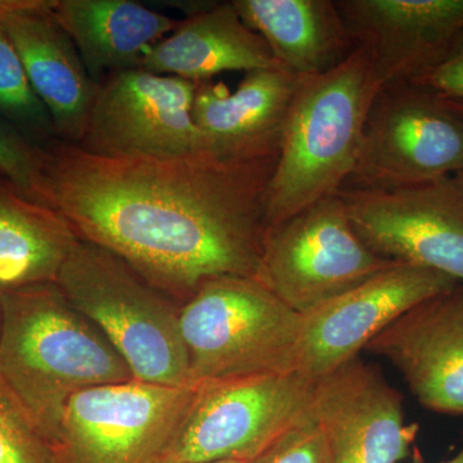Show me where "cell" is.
Masks as SVG:
<instances>
[{
    "label": "cell",
    "mask_w": 463,
    "mask_h": 463,
    "mask_svg": "<svg viewBox=\"0 0 463 463\" xmlns=\"http://www.w3.org/2000/svg\"><path fill=\"white\" fill-rule=\"evenodd\" d=\"M394 264L359 236L337 194L267 227L257 279L304 316Z\"/></svg>",
    "instance_id": "52a82bcc"
},
{
    "label": "cell",
    "mask_w": 463,
    "mask_h": 463,
    "mask_svg": "<svg viewBox=\"0 0 463 463\" xmlns=\"http://www.w3.org/2000/svg\"><path fill=\"white\" fill-rule=\"evenodd\" d=\"M52 11L97 85L139 67L181 24L132 0H52Z\"/></svg>",
    "instance_id": "d6986e66"
},
{
    "label": "cell",
    "mask_w": 463,
    "mask_h": 463,
    "mask_svg": "<svg viewBox=\"0 0 463 463\" xmlns=\"http://www.w3.org/2000/svg\"><path fill=\"white\" fill-rule=\"evenodd\" d=\"M45 151L52 203L76 236L176 301L215 277L257 279L279 157L133 160L62 141Z\"/></svg>",
    "instance_id": "6da1fadb"
},
{
    "label": "cell",
    "mask_w": 463,
    "mask_h": 463,
    "mask_svg": "<svg viewBox=\"0 0 463 463\" xmlns=\"http://www.w3.org/2000/svg\"><path fill=\"white\" fill-rule=\"evenodd\" d=\"M354 50L381 85L413 83L463 33V0H335Z\"/></svg>",
    "instance_id": "5bb4252c"
},
{
    "label": "cell",
    "mask_w": 463,
    "mask_h": 463,
    "mask_svg": "<svg viewBox=\"0 0 463 463\" xmlns=\"http://www.w3.org/2000/svg\"><path fill=\"white\" fill-rule=\"evenodd\" d=\"M453 178H455L457 184H458L459 190H461L463 194V172L456 174Z\"/></svg>",
    "instance_id": "f1b7e54d"
},
{
    "label": "cell",
    "mask_w": 463,
    "mask_h": 463,
    "mask_svg": "<svg viewBox=\"0 0 463 463\" xmlns=\"http://www.w3.org/2000/svg\"><path fill=\"white\" fill-rule=\"evenodd\" d=\"M313 385L292 371L197 383L157 463L250 462L312 413Z\"/></svg>",
    "instance_id": "8992f818"
},
{
    "label": "cell",
    "mask_w": 463,
    "mask_h": 463,
    "mask_svg": "<svg viewBox=\"0 0 463 463\" xmlns=\"http://www.w3.org/2000/svg\"><path fill=\"white\" fill-rule=\"evenodd\" d=\"M0 176L35 203L54 210L45 147L0 118Z\"/></svg>",
    "instance_id": "603a6c76"
},
{
    "label": "cell",
    "mask_w": 463,
    "mask_h": 463,
    "mask_svg": "<svg viewBox=\"0 0 463 463\" xmlns=\"http://www.w3.org/2000/svg\"><path fill=\"white\" fill-rule=\"evenodd\" d=\"M0 463H53L50 444L0 381Z\"/></svg>",
    "instance_id": "cb8c5ba5"
},
{
    "label": "cell",
    "mask_w": 463,
    "mask_h": 463,
    "mask_svg": "<svg viewBox=\"0 0 463 463\" xmlns=\"http://www.w3.org/2000/svg\"><path fill=\"white\" fill-rule=\"evenodd\" d=\"M243 23L267 43L288 74L330 71L354 47L335 0H232Z\"/></svg>",
    "instance_id": "ffe728a7"
},
{
    "label": "cell",
    "mask_w": 463,
    "mask_h": 463,
    "mask_svg": "<svg viewBox=\"0 0 463 463\" xmlns=\"http://www.w3.org/2000/svg\"><path fill=\"white\" fill-rule=\"evenodd\" d=\"M440 463H463V446L461 449H459V452L457 453L455 457H452V458L448 459V461L440 462Z\"/></svg>",
    "instance_id": "83f0119b"
},
{
    "label": "cell",
    "mask_w": 463,
    "mask_h": 463,
    "mask_svg": "<svg viewBox=\"0 0 463 463\" xmlns=\"http://www.w3.org/2000/svg\"><path fill=\"white\" fill-rule=\"evenodd\" d=\"M194 389L133 379L78 392L51 441L53 463H157Z\"/></svg>",
    "instance_id": "9c48e42d"
},
{
    "label": "cell",
    "mask_w": 463,
    "mask_h": 463,
    "mask_svg": "<svg viewBox=\"0 0 463 463\" xmlns=\"http://www.w3.org/2000/svg\"><path fill=\"white\" fill-rule=\"evenodd\" d=\"M461 172L463 118L420 85H386L368 112L354 172L343 190L392 191Z\"/></svg>",
    "instance_id": "ba28073f"
},
{
    "label": "cell",
    "mask_w": 463,
    "mask_h": 463,
    "mask_svg": "<svg viewBox=\"0 0 463 463\" xmlns=\"http://www.w3.org/2000/svg\"><path fill=\"white\" fill-rule=\"evenodd\" d=\"M139 69L196 83L225 71L282 67L264 39L243 23L233 2H203L152 47Z\"/></svg>",
    "instance_id": "ac0fdd59"
},
{
    "label": "cell",
    "mask_w": 463,
    "mask_h": 463,
    "mask_svg": "<svg viewBox=\"0 0 463 463\" xmlns=\"http://www.w3.org/2000/svg\"><path fill=\"white\" fill-rule=\"evenodd\" d=\"M210 463H248V462H241V461H222V462H210Z\"/></svg>",
    "instance_id": "f546056e"
},
{
    "label": "cell",
    "mask_w": 463,
    "mask_h": 463,
    "mask_svg": "<svg viewBox=\"0 0 463 463\" xmlns=\"http://www.w3.org/2000/svg\"><path fill=\"white\" fill-rule=\"evenodd\" d=\"M312 416L332 463L403 462L419 432L405 423L398 390L359 356L315 380Z\"/></svg>",
    "instance_id": "4fadbf2b"
},
{
    "label": "cell",
    "mask_w": 463,
    "mask_h": 463,
    "mask_svg": "<svg viewBox=\"0 0 463 463\" xmlns=\"http://www.w3.org/2000/svg\"><path fill=\"white\" fill-rule=\"evenodd\" d=\"M248 463H332L321 426L312 413Z\"/></svg>",
    "instance_id": "d4e9b609"
},
{
    "label": "cell",
    "mask_w": 463,
    "mask_h": 463,
    "mask_svg": "<svg viewBox=\"0 0 463 463\" xmlns=\"http://www.w3.org/2000/svg\"><path fill=\"white\" fill-rule=\"evenodd\" d=\"M412 84L420 85L441 99L463 100V33L446 56Z\"/></svg>",
    "instance_id": "484cf974"
},
{
    "label": "cell",
    "mask_w": 463,
    "mask_h": 463,
    "mask_svg": "<svg viewBox=\"0 0 463 463\" xmlns=\"http://www.w3.org/2000/svg\"><path fill=\"white\" fill-rule=\"evenodd\" d=\"M0 118L47 147L58 141L53 121L32 83L14 44L0 25Z\"/></svg>",
    "instance_id": "7402d4cb"
},
{
    "label": "cell",
    "mask_w": 463,
    "mask_h": 463,
    "mask_svg": "<svg viewBox=\"0 0 463 463\" xmlns=\"http://www.w3.org/2000/svg\"><path fill=\"white\" fill-rule=\"evenodd\" d=\"M381 90L370 58L359 50L330 71L298 79L268 188L267 227L345 187Z\"/></svg>",
    "instance_id": "3957f363"
},
{
    "label": "cell",
    "mask_w": 463,
    "mask_h": 463,
    "mask_svg": "<svg viewBox=\"0 0 463 463\" xmlns=\"http://www.w3.org/2000/svg\"><path fill=\"white\" fill-rule=\"evenodd\" d=\"M447 105L449 106L450 109H453V111L456 112L457 115L459 116V118H463V100L459 99H446Z\"/></svg>",
    "instance_id": "4316f807"
},
{
    "label": "cell",
    "mask_w": 463,
    "mask_h": 463,
    "mask_svg": "<svg viewBox=\"0 0 463 463\" xmlns=\"http://www.w3.org/2000/svg\"><path fill=\"white\" fill-rule=\"evenodd\" d=\"M452 277L397 263L303 316L291 370L317 380L358 358L368 344L417 304L458 285Z\"/></svg>",
    "instance_id": "7c38bea8"
},
{
    "label": "cell",
    "mask_w": 463,
    "mask_h": 463,
    "mask_svg": "<svg viewBox=\"0 0 463 463\" xmlns=\"http://www.w3.org/2000/svg\"><path fill=\"white\" fill-rule=\"evenodd\" d=\"M78 241L60 213L0 176V294L56 283Z\"/></svg>",
    "instance_id": "44dd1931"
},
{
    "label": "cell",
    "mask_w": 463,
    "mask_h": 463,
    "mask_svg": "<svg viewBox=\"0 0 463 463\" xmlns=\"http://www.w3.org/2000/svg\"><path fill=\"white\" fill-rule=\"evenodd\" d=\"M194 90V81L139 67L109 76L99 85L78 146L97 156L133 160L210 154L192 114Z\"/></svg>",
    "instance_id": "30bf717a"
},
{
    "label": "cell",
    "mask_w": 463,
    "mask_h": 463,
    "mask_svg": "<svg viewBox=\"0 0 463 463\" xmlns=\"http://www.w3.org/2000/svg\"><path fill=\"white\" fill-rule=\"evenodd\" d=\"M179 322L196 386L292 371L303 316L257 279L222 276L182 304Z\"/></svg>",
    "instance_id": "5b68a950"
},
{
    "label": "cell",
    "mask_w": 463,
    "mask_h": 463,
    "mask_svg": "<svg viewBox=\"0 0 463 463\" xmlns=\"http://www.w3.org/2000/svg\"><path fill=\"white\" fill-rule=\"evenodd\" d=\"M298 79L282 69L246 72L236 91L196 81L194 120L213 156L231 161L279 157Z\"/></svg>",
    "instance_id": "e0dca14e"
},
{
    "label": "cell",
    "mask_w": 463,
    "mask_h": 463,
    "mask_svg": "<svg viewBox=\"0 0 463 463\" xmlns=\"http://www.w3.org/2000/svg\"><path fill=\"white\" fill-rule=\"evenodd\" d=\"M365 350L401 373L420 404L463 414V283L399 317Z\"/></svg>",
    "instance_id": "9a60e30c"
},
{
    "label": "cell",
    "mask_w": 463,
    "mask_h": 463,
    "mask_svg": "<svg viewBox=\"0 0 463 463\" xmlns=\"http://www.w3.org/2000/svg\"><path fill=\"white\" fill-rule=\"evenodd\" d=\"M339 196L380 257L463 283V194L453 176L392 191L341 190Z\"/></svg>",
    "instance_id": "8fae6325"
},
{
    "label": "cell",
    "mask_w": 463,
    "mask_h": 463,
    "mask_svg": "<svg viewBox=\"0 0 463 463\" xmlns=\"http://www.w3.org/2000/svg\"><path fill=\"white\" fill-rule=\"evenodd\" d=\"M0 319H2V315H0Z\"/></svg>",
    "instance_id": "4dcf8cb0"
},
{
    "label": "cell",
    "mask_w": 463,
    "mask_h": 463,
    "mask_svg": "<svg viewBox=\"0 0 463 463\" xmlns=\"http://www.w3.org/2000/svg\"><path fill=\"white\" fill-rule=\"evenodd\" d=\"M0 25L50 112L58 141L78 145L99 85L54 16L52 0H0Z\"/></svg>",
    "instance_id": "2e32d148"
},
{
    "label": "cell",
    "mask_w": 463,
    "mask_h": 463,
    "mask_svg": "<svg viewBox=\"0 0 463 463\" xmlns=\"http://www.w3.org/2000/svg\"><path fill=\"white\" fill-rule=\"evenodd\" d=\"M58 288L129 365L134 379L194 388L175 298L108 250L79 239Z\"/></svg>",
    "instance_id": "277c9868"
},
{
    "label": "cell",
    "mask_w": 463,
    "mask_h": 463,
    "mask_svg": "<svg viewBox=\"0 0 463 463\" xmlns=\"http://www.w3.org/2000/svg\"><path fill=\"white\" fill-rule=\"evenodd\" d=\"M0 381L48 444L70 399L132 371L57 283L0 294Z\"/></svg>",
    "instance_id": "7a4b0ae2"
}]
</instances>
